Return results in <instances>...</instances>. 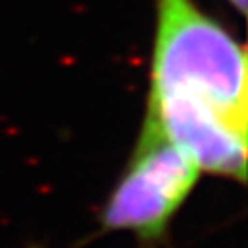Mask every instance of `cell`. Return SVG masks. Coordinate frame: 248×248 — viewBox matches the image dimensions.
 <instances>
[{"label":"cell","mask_w":248,"mask_h":248,"mask_svg":"<svg viewBox=\"0 0 248 248\" xmlns=\"http://www.w3.org/2000/svg\"><path fill=\"white\" fill-rule=\"evenodd\" d=\"M246 53L196 0H156L147 117L202 172L244 182Z\"/></svg>","instance_id":"cell-1"},{"label":"cell","mask_w":248,"mask_h":248,"mask_svg":"<svg viewBox=\"0 0 248 248\" xmlns=\"http://www.w3.org/2000/svg\"><path fill=\"white\" fill-rule=\"evenodd\" d=\"M198 164L145 115L133 156L109 196L102 223L145 240L164 234L168 223L200 180Z\"/></svg>","instance_id":"cell-2"},{"label":"cell","mask_w":248,"mask_h":248,"mask_svg":"<svg viewBox=\"0 0 248 248\" xmlns=\"http://www.w3.org/2000/svg\"><path fill=\"white\" fill-rule=\"evenodd\" d=\"M229 4H232L240 14H244L246 12V0H227Z\"/></svg>","instance_id":"cell-3"}]
</instances>
